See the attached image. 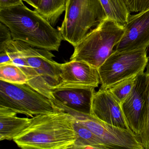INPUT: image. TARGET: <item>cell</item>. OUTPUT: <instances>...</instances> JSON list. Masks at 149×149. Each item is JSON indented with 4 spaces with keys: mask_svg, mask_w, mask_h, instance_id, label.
<instances>
[{
    "mask_svg": "<svg viewBox=\"0 0 149 149\" xmlns=\"http://www.w3.org/2000/svg\"><path fill=\"white\" fill-rule=\"evenodd\" d=\"M74 120L73 116L62 109L37 115L14 141L23 149H73L77 140Z\"/></svg>",
    "mask_w": 149,
    "mask_h": 149,
    "instance_id": "obj_1",
    "label": "cell"
},
{
    "mask_svg": "<svg viewBox=\"0 0 149 149\" xmlns=\"http://www.w3.org/2000/svg\"><path fill=\"white\" fill-rule=\"evenodd\" d=\"M0 22L10 29L13 40L49 51H59L63 40L59 29L24 4L0 9Z\"/></svg>",
    "mask_w": 149,
    "mask_h": 149,
    "instance_id": "obj_2",
    "label": "cell"
},
{
    "mask_svg": "<svg viewBox=\"0 0 149 149\" xmlns=\"http://www.w3.org/2000/svg\"><path fill=\"white\" fill-rule=\"evenodd\" d=\"M124 26L106 17L76 46L70 60L82 61L98 69L122 39Z\"/></svg>",
    "mask_w": 149,
    "mask_h": 149,
    "instance_id": "obj_3",
    "label": "cell"
},
{
    "mask_svg": "<svg viewBox=\"0 0 149 149\" xmlns=\"http://www.w3.org/2000/svg\"><path fill=\"white\" fill-rule=\"evenodd\" d=\"M65 12L59 29L63 40L74 47L106 17L100 0H68Z\"/></svg>",
    "mask_w": 149,
    "mask_h": 149,
    "instance_id": "obj_4",
    "label": "cell"
},
{
    "mask_svg": "<svg viewBox=\"0 0 149 149\" xmlns=\"http://www.w3.org/2000/svg\"><path fill=\"white\" fill-rule=\"evenodd\" d=\"M0 107L32 117L61 110L50 98L28 84L11 83L1 80Z\"/></svg>",
    "mask_w": 149,
    "mask_h": 149,
    "instance_id": "obj_5",
    "label": "cell"
},
{
    "mask_svg": "<svg viewBox=\"0 0 149 149\" xmlns=\"http://www.w3.org/2000/svg\"><path fill=\"white\" fill-rule=\"evenodd\" d=\"M146 48L114 52L98 69L101 88L109 86L144 72L148 63Z\"/></svg>",
    "mask_w": 149,
    "mask_h": 149,
    "instance_id": "obj_6",
    "label": "cell"
},
{
    "mask_svg": "<svg viewBox=\"0 0 149 149\" xmlns=\"http://www.w3.org/2000/svg\"><path fill=\"white\" fill-rule=\"evenodd\" d=\"M55 104L90 130L109 149H144L140 138L131 130L118 128L92 115L81 114L58 104Z\"/></svg>",
    "mask_w": 149,
    "mask_h": 149,
    "instance_id": "obj_7",
    "label": "cell"
},
{
    "mask_svg": "<svg viewBox=\"0 0 149 149\" xmlns=\"http://www.w3.org/2000/svg\"><path fill=\"white\" fill-rule=\"evenodd\" d=\"M18 50L34 69L45 91L51 99V89L61 81V63L53 60L55 56L49 50L38 48L19 40H14Z\"/></svg>",
    "mask_w": 149,
    "mask_h": 149,
    "instance_id": "obj_8",
    "label": "cell"
},
{
    "mask_svg": "<svg viewBox=\"0 0 149 149\" xmlns=\"http://www.w3.org/2000/svg\"><path fill=\"white\" fill-rule=\"evenodd\" d=\"M124 27L123 35L114 50L121 52L147 48L149 45V8L131 15Z\"/></svg>",
    "mask_w": 149,
    "mask_h": 149,
    "instance_id": "obj_9",
    "label": "cell"
},
{
    "mask_svg": "<svg viewBox=\"0 0 149 149\" xmlns=\"http://www.w3.org/2000/svg\"><path fill=\"white\" fill-rule=\"evenodd\" d=\"M95 88L92 87L55 86L51 89V100L79 113L91 115Z\"/></svg>",
    "mask_w": 149,
    "mask_h": 149,
    "instance_id": "obj_10",
    "label": "cell"
},
{
    "mask_svg": "<svg viewBox=\"0 0 149 149\" xmlns=\"http://www.w3.org/2000/svg\"><path fill=\"white\" fill-rule=\"evenodd\" d=\"M91 115L111 125L131 130L121 104L106 89L100 88L98 91H95L92 98Z\"/></svg>",
    "mask_w": 149,
    "mask_h": 149,
    "instance_id": "obj_11",
    "label": "cell"
},
{
    "mask_svg": "<svg viewBox=\"0 0 149 149\" xmlns=\"http://www.w3.org/2000/svg\"><path fill=\"white\" fill-rule=\"evenodd\" d=\"M145 72L139 74L132 92L122 104V109L132 131L139 138L146 98Z\"/></svg>",
    "mask_w": 149,
    "mask_h": 149,
    "instance_id": "obj_12",
    "label": "cell"
},
{
    "mask_svg": "<svg viewBox=\"0 0 149 149\" xmlns=\"http://www.w3.org/2000/svg\"><path fill=\"white\" fill-rule=\"evenodd\" d=\"M61 81L58 86L96 88L101 84L98 69L82 61L70 60L61 64Z\"/></svg>",
    "mask_w": 149,
    "mask_h": 149,
    "instance_id": "obj_13",
    "label": "cell"
},
{
    "mask_svg": "<svg viewBox=\"0 0 149 149\" xmlns=\"http://www.w3.org/2000/svg\"><path fill=\"white\" fill-rule=\"evenodd\" d=\"M17 113L6 108L0 107V140H13L26 129L31 118H20Z\"/></svg>",
    "mask_w": 149,
    "mask_h": 149,
    "instance_id": "obj_14",
    "label": "cell"
},
{
    "mask_svg": "<svg viewBox=\"0 0 149 149\" xmlns=\"http://www.w3.org/2000/svg\"><path fill=\"white\" fill-rule=\"evenodd\" d=\"M74 118L77 140L73 149H109L90 130Z\"/></svg>",
    "mask_w": 149,
    "mask_h": 149,
    "instance_id": "obj_15",
    "label": "cell"
},
{
    "mask_svg": "<svg viewBox=\"0 0 149 149\" xmlns=\"http://www.w3.org/2000/svg\"><path fill=\"white\" fill-rule=\"evenodd\" d=\"M106 17L124 26L128 22L131 13L123 0H100Z\"/></svg>",
    "mask_w": 149,
    "mask_h": 149,
    "instance_id": "obj_16",
    "label": "cell"
},
{
    "mask_svg": "<svg viewBox=\"0 0 149 149\" xmlns=\"http://www.w3.org/2000/svg\"><path fill=\"white\" fill-rule=\"evenodd\" d=\"M68 0H41L38 8L35 9L54 26L66 10Z\"/></svg>",
    "mask_w": 149,
    "mask_h": 149,
    "instance_id": "obj_17",
    "label": "cell"
},
{
    "mask_svg": "<svg viewBox=\"0 0 149 149\" xmlns=\"http://www.w3.org/2000/svg\"><path fill=\"white\" fill-rule=\"evenodd\" d=\"M139 74L118 82L106 89L122 105L132 92Z\"/></svg>",
    "mask_w": 149,
    "mask_h": 149,
    "instance_id": "obj_18",
    "label": "cell"
},
{
    "mask_svg": "<svg viewBox=\"0 0 149 149\" xmlns=\"http://www.w3.org/2000/svg\"><path fill=\"white\" fill-rule=\"evenodd\" d=\"M0 80L13 84H26L28 77L22 70L13 63L0 64Z\"/></svg>",
    "mask_w": 149,
    "mask_h": 149,
    "instance_id": "obj_19",
    "label": "cell"
},
{
    "mask_svg": "<svg viewBox=\"0 0 149 149\" xmlns=\"http://www.w3.org/2000/svg\"><path fill=\"white\" fill-rule=\"evenodd\" d=\"M146 77V98L139 138L144 149H149V63L145 71Z\"/></svg>",
    "mask_w": 149,
    "mask_h": 149,
    "instance_id": "obj_20",
    "label": "cell"
},
{
    "mask_svg": "<svg viewBox=\"0 0 149 149\" xmlns=\"http://www.w3.org/2000/svg\"><path fill=\"white\" fill-rule=\"evenodd\" d=\"M130 13H139L149 8V0H123Z\"/></svg>",
    "mask_w": 149,
    "mask_h": 149,
    "instance_id": "obj_21",
    "label": "cell"
},
{
    "mask_svg": "<svg viewBox=\"0 0 149 149\" xmlns=\"http://www.w3.org/2000/svg\"><path fill=\"white\" fill-rule=\"evenodd\" d=\"M10 29L2 22L0 23V49L10 43L13 40Z\"/></svg>",
    "mask_w": 149,
    "mask_h": 149,
    "instance_id": "obj_22",
    "label": "cell"
},
{
    "mask_svg": "<svg viewBox=\"0 0 149 149\" xmlns=\"http://www.w3.org/2000/svg\"><path fill=\"white\" fill-rule=\"evenodd\" d=\"M22 0H0V9L23 4Z\"/></svg>",
    "mask_w": 149,
    "mask_h": 149,
    "instance_id": "obj_23",
    "label": "cell"
},
{
    "mask_svg": "<svg viewBox=\"0 0 149 149\" xmlns=\"http://www.w3.org/2000/svg\"><path fill=\"white\" fill-rule=\"evenodd\" d=\"M22 1H25L29 5L32 6L35 9L38 8L41 1V0H22Z\"/></svg>",
    "mask_w": 149,
    "mask_h": 149,
    "instance_id": "obj_24",
    "label": "cell"
}]
</instances>
